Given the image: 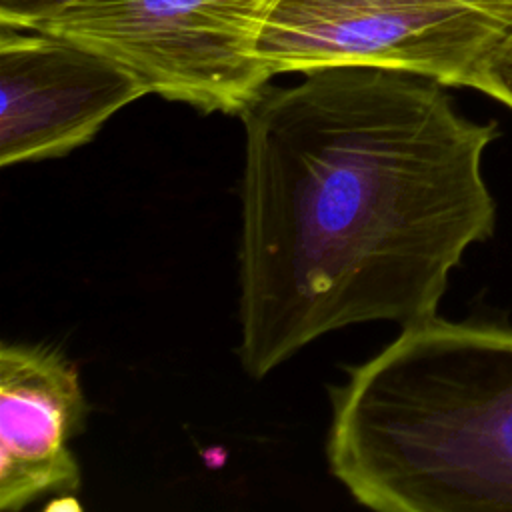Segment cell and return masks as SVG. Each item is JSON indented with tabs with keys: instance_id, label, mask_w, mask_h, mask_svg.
Returning <instances> with one entry per match:
<instances>
[{
	"instance_id": "6da1fadb",
	"label": "cell",
	"mask_w": 512,
	"mask_h": 512,
	"mask_svg": "<svg viewBox=\"0 0 512 512\" xmlns=\"http://www.w3.org/2000/svg\"><path fill=\"white\" fill-rule=\"evenodd\" d=\"M240 362L262 378L332 330L436 316L494 230L482 158L498 124L422 76L330 66L242 114Z\"/></svg>"
},
{
	"instance_id": "8992f818",
	"label": "cell",
	"mask_w": 512,
	"mask_h": 512,
	"mask_svg": "<svg viewBox=\"0 0 512 512\" xmlns=\"http://www.w3.org/2000/svg\"><path fill=\"white\" fill-rule=\"evenodd\" d=\"M86 402L78 370L56 350L0 346V508L16 512L48 494H74L80 468L70 440Z\"/></svg>"
},
{
	"instance_id": "3957f363",
	"label": "cell",
	"mask_w": 512,
	"mask_h": 512,
	"mask_svg": "<svg viewBox=\"0 0 512 512\" xmlns=\"http://www.w3.org/2000/svg\"><path fill=\"white\" fill-rule=\"evenodd\" d=\"M276 0H72L30 26L90 48L148 94L242 114L272 78L258 44Z\"/></svg>"
},
{
	"instance_id": "5b68a950",
	"label": "cell",
	"mask_w": 512,
	"mask_h": 512,
	"mask_svg": "<svg viewBox=\"0 0 512 512\" xmlns=\"http://www.w3.org/2000/svg\"><path fill=\"white\" fill-rule=\"evenodd\" d=\"M146 86L72 40L0 24V164L58 158L90 142Z\"/></svg>"
},
{
	"instance_id": "ba28073f",
	"label": "cell",
	"mask_w": 512,
	"mask_h": 512,
	"mask_svg": "<svg viewBox=\"0 0 512 512\" xmlns=\"http://www.w3.org/2000/svg\"><path fill=\"white\" fill-rule=\"evenodd\" d=\"M72 0H0V24L30 28L40 18L70 4Z\"/></svg>"
},
{
	"instance_id": "277c9868",
	"label": "cell",
	"mask_w": 512,
	"mask_h": 512,
	"mask_svg": "<svg viewBox=\"0 0 512 512\" xmlns=\"http://www.w3.org/2000/svg\"><path fill=\"white\" fill-rule=\"evenodd\" d=\"M512 0H276L258 52L272 76L370 66L474 88Z\"/></svg>"
},
{
	"instance_id": "52a82bcc",
	"label": "cell",
	"mask_w": 512,
	"mask_h": 512,
	"mask_svg": "<svg viewBox=\"0 0 512 512\" xmlns=\"http://www.w3.org/2000/svg\"><path fill=\"white\" fill-rule=\"evenodd\" d=\"M474 90L512 108V30L484 66Z\"/></svg>"
},
{
	"instance_id": "7a4b0ae2",
	"label": "cell",
	"mask_w": 512,
	"mask_h": 512,
	"mask_svg": "<svg viewBox=\"0 0 512 512\" xmlns=\"http://www.w3.org/2000/svg\"><path fill=\"white\" fill-rule=\"evenodd\" d=\"M328 466L378 512L512 510V330L438 316L330 390Z\"/></svg>"
}]
</instances>
